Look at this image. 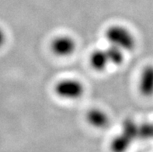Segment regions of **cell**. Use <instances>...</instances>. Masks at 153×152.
I'll use <instances>...</instances> for the list:
<instances>
[{"instance_id": "obj_5", "label": "cell", "mask_w": 153, "mask_h": 152, "mask_svg": "<svg viewBox=\"0 0 153 152\" xmlns=\"http://www.w3.org/2000/svg\"><path fill=\"white\" fill-rule=\"evenodd\" d=\"M90 66L97 71H103L111 65L105 49H98L93 51L89 57Z\"/></svg>"}, {"instance_id": "obj_4", "label": "cell", "mask_w": 153, "mask_h": 152, "mask_svg": "<svg viewBox=\"0 0 153 152\" xmlns=\"http://www.w3.org/2000/svg\"><path fill=\"white\" fill-rule=\"evenodd\" d=\"M138 90L145 97L153 96V65L144 67L138 79Z\"/></svg>"}, {"instance_id": "obj_2", "label": "cell", "mask_w": 153, "mask_h": 152, "mask_svg": "<svg viewBox=\"0 0 153 152\" xmlns=\"http://www.w3.org/2000/svg\"><path fill=\"white\" fill-rule=\"evenodd\" d=\"M54 91L59 98L67 100H76L82 96L85 93V87L77 79H65L55 84Z\"/></svg>"}, {"instance_id": "obj_1", "label": "cell", "mask_w": 153, "mask_h": 152, "mask_svg": "<svg viewBox=\"0 0 153 152\" xmlns=\"http://www.w3.org/2000/svg\"><path fill=\"white\" fill-rule=\"evenodd\" d=\"M105 37L109 45L117 47L125 53L132 51L136 47L134 34L127 27L121 25H112L105 31Z\"/></svg>"}, {"instance_id": "obj_9", "label": "cell", "mask_w": 153, "mask_h": 152, "mask_svg": "<svg viewBox=\"0 0 153 152\" xmlns=\"http://www.w3.org/2000/svg\"><path fill=\"white\" fill-rule=\"evenodd\" d=\"M143 134L146 140L153 139V122H151V123H144Z\"/></svg>"}, {"instance_id": "obj_3", "label": "cell", "mask_w": 153, "mask_h": 152, "mask_svg": "<svg viewBox=\"0 0 153 152\" xmlns=\"http://www.w3.org/2000/svg\"><path fill=\"white\" fill-rule=\"evenodd\" d=\"M51 52L60 58H66L75 53L77 44L75 39L68 35H61L53 39L50 44Z\"/></svg>"}, {"instance_id": "obj_7", "label": "cell", "mask_w": 153, "mask_h": 152, "mask_svg": "<svg viewBox=\"0 0 153 152\" xmlns=\"http://www.w3.org/2000/svg\"><path fill=\"white\" fill-rule=\"evenodd\" d=\"M105 50L107 51L111 65L119 66L122 65L124 60L125 52L112 45H109L108 47H107Z\"/></svg>"}, {"instance_id": "obj_10", "label": "cell", "mask_w": 153, "mask_h": 152, "mask_svg": "<svg viewBox=\"0 0 153 152\" xmlns=\"http://www.w3.org/2000/svg\"><path fill=\"white\" fill-rule=\"evenodd\" d=\"M6 41V34L4 31L0 28V47H2Z\"/></svg>"}, {"instance_id": "obj_6", "label": "cell", "mask_w": 153, "mask_h": 152, "mask_svg": "<svg viewBox=\"0 0 153 152\" xmlns=\"http://www.w3.org/2000/svg\"><path fill=\"white\" fill-rule=\"evenodd\" d=\"M86 120L95 128L103 129L109 124V116L103 110L100 109H92L86 114Z\"/></svg>"}, {"instance_id": "obj_8", "label": "cell", "mask_w": 153, "mask_h": 152, "mask_svg": "<svg viewBox=\"0 0 153 152\" xmlns=\"http://www.w3.org/2000/svg\"><path fill=\"white\" fill-rule=\"evenodd\" d=\"M131 143V141L128 137H125L124 134L120 133V135L117 136L113 140L111 144V146L112 148L113 151H123L127 150Z\"/></svg>"}]
</instances>
